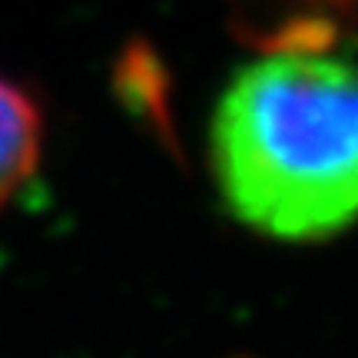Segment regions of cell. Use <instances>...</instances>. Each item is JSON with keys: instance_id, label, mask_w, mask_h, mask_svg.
Masks as SVG:
<instances>
[{"instance_id": "7a4b0ae2", "label": "cell", "mask_w": 358, "mask_h": 358, "mask_svg": "<svg viewBox=\"0 0 358 358\" xmlns=\"http://www.w3.org/2000/svg\"><path fill=\"white\" fill-rule=\"evenodd\" d=\"M43 113L20 83L0 77V209L40 166Z\"/></svg>"}, {"instance_id": "6da1fadb", "label": "cell", "mask_w": 358, "mask_h": 358, "mask_svg": "<svg viewBox=\"0 0 358 358\" xmlns=\"http://www.w3.org/2000/svg\"><path fill=\"white\" fill-rule=\"evenodd\" d=\"M229 213L282 243H322L358 219V64L282 50L245 64L209 129Z\"/></svg>"}]
</instances>
